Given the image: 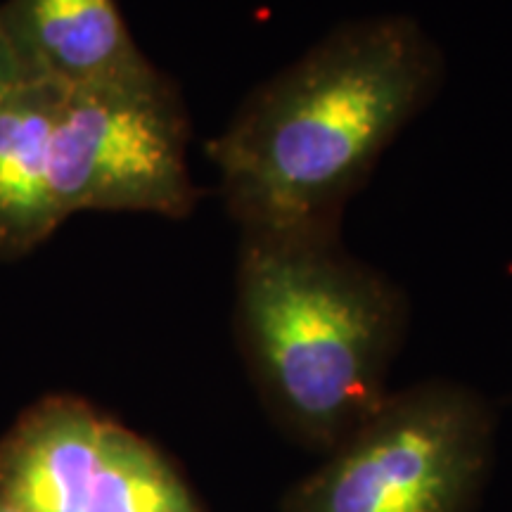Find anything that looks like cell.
<instances>
[{"mask_svg":"<svg viewBox=\"0 0 512 512\" xmlns=\"http://www.w3.org/2000/svg\"><path fill=\"white\" fill-rule=\"evenodd\" d=\"M110 425L79 399L43 401L0 446V496L24 512H83Z\"/></svg>","mask_w":512,"mask_h":512,"instance_id":"cell-5","label":"cell"},{"mask_svg":"<svg viewBox=\"0 0 512 512\" xmlns=\"http://www.w3.org/2000/svg\"><path fill=\"white\" fill-rule=\"evenodd\" d=\"M486 411L427 384L382 406L304 491L302 512H460L482 467Z\"/></svg>","mask_w":512,"mask_h":512,"instance_id":"cell-4","label":"cell"},{"mask_svg":"<svg viewBox=\"0 0 512 512\" xmlns=\"http://www.w3.org/2000/svg\"><path fill=\"white\" fill-rule=\"evenodd\" d=\"M62 86L24 76L0 98V256H22L60 226L50 152Z\"/></svg>","mask_w":512,"mask_h":512,"instance_id":"cell-7","label":"cell"},{"mask_svg":"<svg viewBox=\"0 0 512 512\" xmlns=\"http://www.w3.org/2000/svg\"><path fill=\"white\" fill-rule=\"evenodd\" d=\"M83 512H195V505L155 448L112 422Z\"/></svg>","mask_w":512,"mask_h":512,"instance_id":"cell-8","label":"cell"},{"mask_svg":"<svg viewBox=\"0 0 512 512\" xmlns=\"http://www.w3.org/2000/svg\"><path fill=\"white\" fill-rule=\"evenodd\" d=\"M238 328L273 406L311 437L358 427L382 406L403 294L339 235H240Z\"/></svg>","mask_w":512,"mask_h":512,"instance_id":"cell-2","label":"cell"},{"mask_svg":"<svg viewBox=\"0 0 512 512\" xmlns=\"http://www.w3.org/2000/svg\"><path fill=\"white\" fill-rule=\"evenodd\" d=\"M0 512H24L19 505H15L12 501H8V498L0 496Z\"/></svg>","mask_w":512,"mask_h":512,"instance_id":"cell-10","label":"cell"},{"mask_svg":"<svg viewBox=\"0 0 512 512\" xmlns=\"http://www.w3.org/2000/svg\"><path fill=\"white\" fill-rule=\"evenodd\" d=\"M24 76L27 74H24L22 67H19L17 57L12 53L8 36H5L3 27H0V98H3V95L8 93L17 81H22Z\"/></svg>","mask_w":512,"mask_h":512,"instance_id":"cell-9","label":"cell"},{"mask_svg":"<svg viewBox=\"0 0 512 512\" xmlns=\"http://www.w3.org/2000/svg\"><path fill=\"white\" fill-rule=\"evenodd\" d=\"M0 27L24 74L62 88L112 79L150 62L117 0H10L0 10Z\"/></svg>","mask_w":512,"mask_h":512,"instance_id":"cell-6","label":"cell"},{"mask_svg":"<svg viewBox=\"0 0 512 512\" xmlns=\"http://www.w3.org/2000/svg\"><path fill=\"white\" fill-rule=\"evenodd\" d=\"M188 143L181 93L152 62L62 88L50 152L57 214L62 221L79 211L185 219L200 202Z\"/></svg>","mask_w":512,"mask_h":512,"instance_id":"cell-3","label":"cell"},{"mask_svg":"<svg viewBox=\"0 0 512 512\" xmlns=\"http://www.w3.org/2000/svg\"><path fill=\"white\" fill-rule=\"evenodd\" d=\"M418 19L339 24L249 91L207 143L240 233L339 235L344 207L444 83Z\"/></svg>","mask_w":512,"mask_h":512,"instance_id":"cell-1","label":"cell"}]
</instances>
